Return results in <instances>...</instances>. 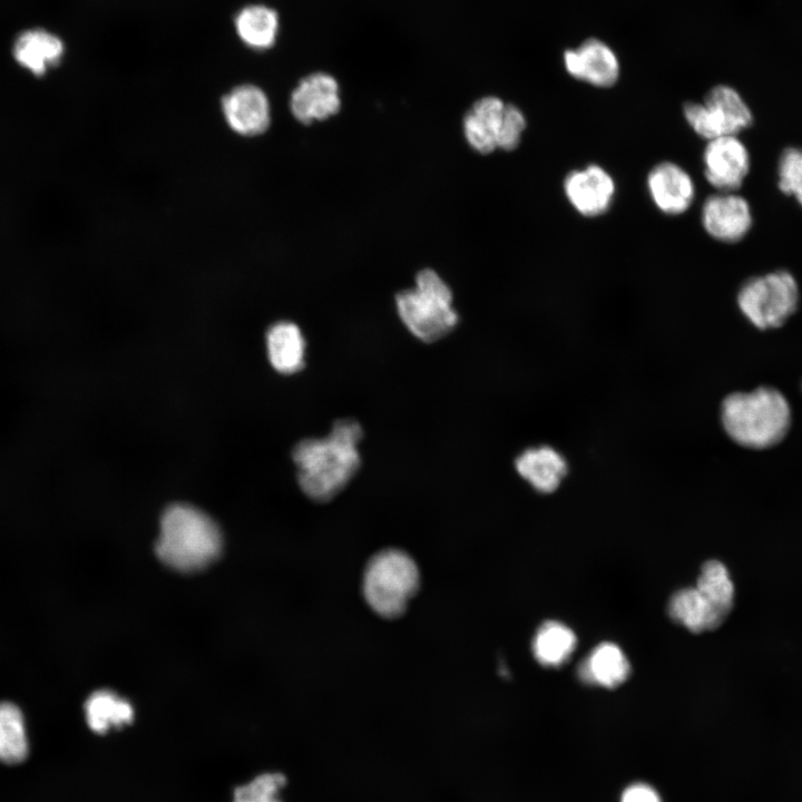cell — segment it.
<instances>
[{"instance_id":"52a82bcc","label":"cell","mask_w":802,"mask_h":802,"mask_svg":"<svg viewBox=\"0 0 802 802\" xmlns=\"http://www.w3.org/2000/svg\"><path fill=\"white\" fill-rule=\"evenodd\" d=\"M217 113L223 129L239 143H258L273 126L271 99L252 82L237 84L225 91L218 98Z\"/></svg>"},{"instance_id":"83f0119b","label":"cell","mask_w":802,"mask_h":802,"mask_svg":"<svg viewBox=\"0 0 802 802\" xmlns=\"http://www.w3.org/2000/svg\"><path fill=\"white\" fill-rule=\"evenodd\" d=\"M525 128L526 117L521 109L516 105L506 104L498 137V148L507 151L517 148Z\"/></svg>"},{"instance_id":"f1b7e54d","label":"cell","mask_w":802,"mask_h":802,"mask_svg":"<svg viewBox=\"0 0 802 802\" xmlns=\"http://www.w3.org/2000/svg\"><path fill=\"white\" fill-rule=\"evenodd\" d=\"M620 802H661V799L653 788L637 783L624 791Z\"/></svg>"},{"instance_id":"9c48e42d","label":"cell","mask_w":802,"mask_h":802,"mask_svg":"<svg viewBox=\"0 0 802 802\" xmlns=\"http://www.w3.org/2000/svg\"><path fill=\"white\" fill-rule=\"evenodd\" d=\"M704 176L717 192H736L749 175L750 153L736 135L711 140L703 153Z\"/></svg>"},{"instance_id":"5bb4252c","label":"cell","mask_w":802,"mask_h":802,"mask_svg":"<svg viewBox=\"0 0 802 802\" xmlns=\"http://www.w3.org/2000/svg\"><path fill=\"white\" fill-rule=\"evenodd\" d=\"M646 185L655 206L667 215L685 213L695 197L691 175L673 162L655 165L647 175Z\"/></svg>"},{"instance_id":"7402d4cb","label":"cell","mask_w":802,"mask_h":802,"mask_svg":"<svg viewBox=\"0 0 802 802\" xmlns=\"http://www.w3.org/2000/svg\"><path fill=\"white\" fill-rule=\"evenodd\" d=\"M577 638L574 632L563 623L545 622L537 630L532 652L535 658L547 667H558L571 656Z\"/></svg>"},{"instance_id":"277c9868","label":"cell","mask_w":802,"mask_h":802,"mask_svg":"<svg viewBox=\"0 0 802 802\" xmlns=\"http://www.w3.org/2000/svg\"><path fill=\"white\" fill-rule=\"evenodd\" d=\"M395 304L408 330L427 343L444 338L459 321L452 306L451 290L430 268L418 273L414 288L397 294Z\"/></svg>"},{"instance_id":"8992f818","label":"cell","mask_w":802,"mask_h":802,"mask_svg":"<svg viewBox=\"0 0 802 802\" xmlns=\"http://www.w3.org/2000/svg\"><path fill=\"white\" fill-rule=\"evenodd\" d=\"M799 301L798 282L784 270L751 277L737 293L741 312L761 330L782 326L796 311Z\"/></svg>"},{"instance_id":"3957f363","label":"cell","mask_w":802,"mask_h":802,"mask_svg":"<svg viewBox=\"0 0 802 802\" xmlns=\"http://www.w3.org/2000/svg\"><path fill=\"white\" fill-rule=\"evenodd\" d=\"M221 548L218 527L199 509L176 503L163 514L156 554L170 568L185 573L203 569Z\"/></svg>"},{"instance_id":"7a4b0ae2","label":"cell","mask_w":802,"mask_h":802,"mask_svg":"<svg viewBox=\"0 0 802 802\" xmlns=\"http://www.w3.org/2000/svg\"><path fill=\"white\" fill-rule=\"evenodd\" d=\"M722 424L737 444L767 449L781 442L791 427V408L774 388L760 387L727 395L721 409Z\"/></svg>"},{"instance_id":"4fadbf2b","label":"cell","mask_w":802,"mask_h":802,"mask_svg":"<svg viewBox=\"0 0 802 802\" xmlns=\"http://www.w3.org/2000/svg\"><path fill=\"white\" fill-rule=\"evenodd\" d=\"M563 186L570 205L586 217L605 214L612 206L616 194L613 176L596 164L569 172Z\"/></svg>"},{"instance_id":"30bf717a","label":"cell","mask_w":802,"mask_h":802,"mask_svg":"<svg viewBox=\"0 0 802 802\" xmlns=\"http://www.w3.org/2000/svg\"><path fill=\"white\" fill-rule=\"evenodd\" d=\"M701 221L712 238L731 244L747 235L753 215L749 202L736 192H717L703 203Z\"/></svg>"},{"instance_id":"cb8c5ba5","label":"cell","mask_w":802,"mask_h":802,"mask_svg":"<svg viewBox=\"0 0 802 802\" xmlns=\"http://www.w3.org/2000/svg\"><path fill=\"white\" fill-rule=\"evenodd\" d=\"M696 589L725 619L734 598V586L727 568L718 560L705 563L697 578Z\"/></svg>"},{"instance_id":"ba28073f","label":"cell","mask_w":802,"mask_h":802,"mask_svg":"<svg viewBox=\"0 0 802 802\" xmlns=\"http://www.w3.org/2000/svg\"><path fill=\"white\" fill-rule=\"evenodd\" d=\"M683 114L693 131L706 140L739 136L753 124L749 105L736 89L727 85L711 88L703 102H686Z\"/></svg>"},{"instance_id":"8fae6325","label":"cell","mask_w":802,"mask_h":802,"mask_svg":"<svg viewBox=\"0 0 802 802\" xmlns=\"http://www.w3.org/2000/svg\"><path fill=\"white\" fill-rule=\"evenodd\" d=\"M566 71L575 79L594 87L614 86L620 75L616 52L605 41L590 37L563 53Z\"/></svg>"},{"instance_id":"d4e9b609","label":"cell","mask_w":802,"mask_h":802,"mask_svg":"<svg viewBox=\"0 0 802 802\" xmlns=\"http://www.w3.org/2000/svg\"><path fill=\"white\" fill-rule=\"evenodd\" d=\"M28 754V740L21 711L12 703L0 702V761L19 763Z\"/></svg>"},{"instance_id":"ffe728a7","label":"cell","mask_w":802,"mask_h":802,"mask_svg":"<svg viewBox=\"0 0 802 802\" xmlns=\"http://www.w3.org/2000/svg\"><path fill=\"white\" fill-rule=\"evenodd\" d=\"M668 614L692 633L714 629L724 622L696 587L676 591L669 599Z\"/></svg>"},{"instance_id":"7c38bea8","label":"cell","mask_w":802,"mask_h":802,"mask_svg":"<svg viewBox=\"0 0 802 802\" xmlns=\"http://www.w3.org/2000/svg\"><path fill=\"white\" fill-rule=\"evenodd\" d=\"M340 105L336 79L322 71L302 78L288 97L290 113L302 125L327 119L339 111Z\"/></svg>"},{"instance_id":"6da1fadb","label":"cell","mask_w":802,"mask_h":802,"mask_svg":"<svg viewBox=\"0 0 802 802\" xmlns=\"http://www.w3.org/2000/svg\"><path fill=\"white\" fill-rule=\"evenodd\" d=\"M363 437L353 419L336 420L323 439H305L293 450L297 480L311 499L327 501L354 477L361 464L358 444Z\"/></svg>"},{"instance_id":"9a60e30c","label":"cell","mask_w":802,"mask_h":802,"mask_svg":"<svg viewBox=\"0 0 802 802\" xmlns=\"http://www.w3.org/2000/svg\"><path fill=\"white\" fill-rule=\"evenodd\" d=\"M65 46L52 33L41 29L28 30L16 39L12 55L16 61L36 77L45 76L63 57Z\"/></svg>"},{"instance_id":"4316f807","label":"cell","mask_w":802,"mask_h":802,"mask_svg":"<svg viewBox=\"0 0 802 802\" xmlns=\"http://www.w3.org/2000/svg\"><path fill=\"white\" fill-rule=\"evenodd\" d=\"M777 186L802 206V147H789L782 151L777 163Z\"/></svg>"},{"instance_id":"44dd1931","label":"cell","mask_w":802,"mask_h":802,"mask_svg":"<svg viewBox=\"0 0 802 802\" xmlns=\"http://www.w3.org/2000/svg\"><path fill=\"white\" fill-rule=\"evenodd\" d=\"M237 35L244 43L255 50L272 47L278 31L277 12L262 4L243 8L235 17Z\"/></svg>"},{"instance_id":"e0dca14e","label":"cell","mask_w":802,"mask_h":802,"mask_svg":"<svg viewBox=\"0 0 802 802\" xmlns=\"http://www.w3.org/2000/svg\"><path fill=\"white\" fill-rule=\"evenodd\" d=\"M629 673L625 654L613 643L596 646L578 666V676L584 683L608 688L623 684Z\"/></svg>"},{"instance_id":"603a6c76","label":"cell","mask_w":802,"mask_h":802,"mask_svg":"<svg viewBox=\"0 0 802 802\" xmlns=\"http://www.w3.org/2000/svg\"><path fill=\"white\" fill-rule=\"evenodd\" d=\"M85 713L88 726L98 734L121 727L134 717L130 703L109 691L91 694L85 704Z\"/></svg>"},{"instance_id":"484cf974","label":"cell","mask_w":802,"mask_h":802,"mask_svg":"<svg viewBox=\"0 0 802 802\" xmlns=\"http://www.w3.org/2000/svg\"><path fill=\"white\" fill-rule=\"evenodd\" d=\"M286 783L282 773L267 772L235 789L233 802H283L280 793Z\"/></svg>"},{"instance_id":"2e32d148","label":"cell","mask_w":802,"mask_h":802,"mask_svg":"<svg viewBox=\"0 0 802 802\" xmlns=\"http://www.w3.org/2000/svg\"><path fill=\"white\" fill-rule=\"evenodd\" d=\"M506 102L495 96L478 99L463 119L468 144L478 153L489 154L498 148Z\"/></svg>"},{"instance_id":"d6986e66","label":"cell","mask_w":802,"mask_h":802,"mask_svg":"<svg viewBox=\"0 0 802 802\" xmlns=\"http://www.w3.org/2000/svg\"><path fill=\"white\" fill-rule=\"evenodd\" d=\"M266 342L270 361L276 371L292 374L303 368L305 342L296 324L275 323L267 332Z\"/></svg>"},{"instance_id":"ac0fdd59","label":"cell","mask_w":802,"mask_h":802,"mask_svg":"<svg viewBox=\"0 0 802 802\" xmlns=\"http://www.w3.org/2000/svg\"><path fill=\"white\" fill-rule=\"evenodd\" d=\"M516 469L536 490L551 492L566 475L567 464L555 449L542 446L525 450L516 459Z\"/></svg>"},{"instance_id":"5b68a950","label":"cell","mask_w":802,"mask_h":802,"mask_svg":"<svg viewBox=\"0 0 802 802\" xmlns=\"http://www.w3.org/2000/svg\"><path fill=\"white\" fill-rule=\"evenodd\" d=\"M419 583L414 560L399 549H385L368 563L362 589L366 603L376 614L393 618L403 613Z\"/></svg>"}]
</instances>
